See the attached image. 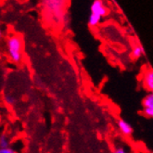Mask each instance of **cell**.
Here are the masks:
<instances>
[{
	"instance_id": "obj_1",
	"label": "cell",
	"mask_w": 153,
	"mask_h": 153,
	"mask_svg": "<svg viewBox=\"0 0 153 153\" xmlns=\"http://www.w3.org/2000/svg\"><path fill=\"white\" fill-rule=\"evenodd\" d=\"M7 52L10 60L14 63H20L22 59L23 43L21 35L13 33L7 40Z\"/></svg>"
},
{
	"instance_id": "obj_2",
	"label": "cell",
	"mask_w": 153,
	"mask_h": 153,
	"mask_svg": "<svg viewBox=\"0 0 153 153\" xmlns=\"http://www.w3.org/2000/svg\"><path fill=\"white\" fill-rule=\"evenodd\" d=\"M43 4L49 13L53 14L57 18H64V1L62 0H47V1H43Z\"/></svg>"
},
{
	"instance_id": "obj_3",
	"label": "cell",
	"mask_w": 153,
	"mask_h": 153,
	"mask_svg": "<svg viewBox=\"0 0 153 153\" xmlns=\"http://www.w3.org/2000/svg\"><path fill=\"white\" fill-rule=\"evenodd\" d=\"M142 83L143 86L149 93L153 92V70L147 69L143 74L142 78Z\"/></svg>"
},
{
	"instance_id": "obj_4",
	"label": "cell",
	"mask_w": 153,
	"mask_h": 153,
	"mask_svg": "<svg viewBox=\"0 0 153 153\" xmlns=\"http://www.w3.org/2000/svg\"><path fill=\"white\" fill-rule=\"evenodd\" d=\"M90 10H91V13L97 14V15H100L102 18L104 16H106L108 14V10H107V7H105L103 1L101 0H95V1L92 3L91 7H90Z\"/></svg>"
},
{
	"instance_id": "obj_5",
	"label": "cell",
	"mask_w": 153,
	"mask_h": 153,
	"mask_svg": "<svg viewBox=\"0 0 153 153\" xmlns=\"http://www.w3.org/2000/svg\"><path fill=\"white\" fill-rule=\"evenodd\" d=\"M117 126H118L120 132L123 134V136L129 137L133 134L132 125L123 119H119L118 121H117Z\"/></svg>"
},
{
	"instance_id": "obj_6",
	"label": "cell",
	"mask_w": 153,
	"mask_h": 153,
	"mask_svg": "<svg viewBox=\"0 0 153 153\" xmlns=\"http://www.w3.org/2000/svg\"><path fill=\"white\" fill-rule=\"evenodd\" d=\"M101 20H102L101 16L94 14V13H90V15L88 17V24H89V26L95 27L101 22Z\"/></svg>"
},
{
	"instance_id": "obj_7",
	"label": "cell",
	"mask_w": 153,
	"mask_h": 153,
	"mask_svg": "<svg viewBox=\"0 0 153 153\" xmlns=\"http://www.w3.org/2000/svg\"><path fill=\"white\" fill-rule=\"evenodd\" d=\"M131 55L134 59H139L142 55H143V48L140 46V45H137L134 46L132 49V53Z\"/></svg>"
},
{
	"instance_id": "obj_8",
	"label": "cell",
	"mask_w": 153,
	"mask_h": 153,
	"mask_svg": "<svg viewBox=\"0 0 153 153\" xmlns=\"http://www.w3.org/2000/svg\"><path fill=\"white\" fill-rule=\"evenodd\" d=\"M10 139L7 137V134H1L0 137V149H7V148H10Z\"/></svg>"
},
{
	"instance_id": "obj_9",
	"label": "cell",
	"mask_w": 153,
	"mask_h": 153,
	"mask_svg": "<svg viewBox=\"0 0 153 153\" xmlns=\"http://www.w3.org/2000/svg\"><path fill=\"white\" fill-rule=\"evenodd\" d=\"M4 100H5V102L7 105H10V106H14L15 103H16V98L12 95H7V96H5Z\"/></svg>"
},
{
	"instance_id": "obj_10",
	"label": "cell",
	"mask_w": 153,
	"mask_h": 153,
	"mask_svg": "<svg viewBox=\"0 0 153 153\" xmlns=\"http://www.w3.org/2000/svg\"><path fill=\"white\" fill-rule=\"evenodd\" d=\"M143 114L148 118H153V107L150 108H143Z\"/></svg>"
},
{
	"instance_id": "obj_11",
	"label": "cell",
	"mask_w": 153,
	"mask_h": 153,
	"mask_svg": "<svg viewBox=\"0 0 153 153\" xmlns=\"http://www.w3.org/2000/svg\"><path fill=\"white\" fill-rule=\"evenodd\" d=\"M0 153H17V151L12 148H7V149H0Z\"/></svg>"
},
{
	"instance_id": "obj_12",
	"label": "cell",
	"mask_w": 153,
	"mask_h": 153,
	"mask_svg": "<svg viewBox=\"0 0 153 153\" xmlns=\"http://www.w3.org/2000/svg\"><path fill=\"white\" fill-rule=\"evenodd\" d=\"M113 153H127V151L123 147H117L113 150Z\"/></svg>"
},
{
	"instance_id": "obj_13",
	"label": "cell",
	"mask_w": 153,
	"mask_h": 153,
	"mask_svg": "<svg viewBox=\"0 0 153 153\" xmlns=\"http://www.w3.org/2000/svg\"><path fill=\"white\" fill-rule=\"evenodd\" d=\"M152 93H153V92H152Z\"/></svg>"
}]
</instances>
